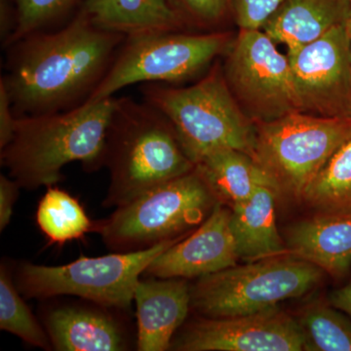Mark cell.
Segmentation results:
<instances>
[{
	"label": "cell",
	"mask_w": 351,
	"mask_h": 351,
	"mask_svg": "<svg viewBox=\"0 0 351 351\" xmlns=\"http://www.w3.org/2000/svg\"><path fill=\"white\" fill-rule=\"evenodd\" d=\"M134 301L137 307V350H170L176 332L191 308V286L182 278L140 279Z\"/></svg>",
	"instance_id": "15"
},
{
	"label": "cell",
	"mask_w": 351,
	"mask_h": 351,
	"mask_svg": "<svg viewBox=\"0 0 351 351\" xmlns=\"http://www.w3.org/2000/svg\"><path fill=\"white\" fill-rule=\"evenodd\" d=\"M0 329L34 348H52L45 328L25 304L14 280L13 270L4 261L0 265Z\"/></svg>",
	"instance_id": "24"
},
{
	"label": "cell",
	"mask_w": 351,
	"mask_h": 351,
	"mask_svg": "<svg viewBox=\"0 0 351 351\" xmlns=\"http://www.w3.org/2000/svg\"><path fill=\"white\" fill-rule=\"evenodd\" d=\"M346 31H348V38H350L351 48V0H350V12L346 22Z\"/></svg>",
	"instance_id": "32"
},
{
	"label": "cell",
	"mask_w": 351,
	"mask_h": 351,
	"mask_svg": "<svg viewBox=\"0 0 351 351\" xmlns=\"http://www.w3.org/2000/svg\"><path fill=\"white\" fill-rule=\"evenodd\" d=\"M285 244L291 256L345 278L351 269V216L316 212L288 228Z\"/></svg>",
	"instance_id": "16"
},
{
	"label": "cell",
	"mask_w": 351,
	"mask_h": 351,
	"mask_svg": "<svg viewBox=\"0 0 351 351\" xmlns=\"http://www.w3.org/2000/svg\"><path fill=\"white\" fill-rule=\"evenodd\" d=\"M201 176L217 199L233 205L250 197L260 186L277 191L276 184L250 156L237 149L210 152L195 163Z\"/></svg>",
	"instance_id": "20"
},
{
	"label": "cell",
	"mask_w": 351,
	"mask_h": 351,
	"mask_svg": "<svg viewBox=\"0 0 351 351\" xmlns=\"http://www.w3.org/2000/svg\"><path fill=\"white\" fill-rule=\"evenodd\" d=\"M307 351H351V320L324 302L307 304L295 318Z\"/></svg>",
	"instance_id": "23"
},
{
	"label": "cell",
	"mask_w": 351,
	"mask_h": 351,
	"mask_svg": "<svg viewBox=\"0 0 351 351\" xmlns=\"http://www.w3.org/2000/svg\"><path fill=\"white\" fill-rule=\"evenodd\" d=\"M17 117L5 85L0 82V149L10 143L15 132Z\"/></svg>",
	"instance_id": "29"
},
{
	"label": "cell",
	"mask_w": 351,
	"mask_h": 351,
	"mask_svg": "<svg viewBox=\"0 0 351 351\" xmlns=\"http://www.w3.org/2000/svg\"><path fill=\"white\" fill-rule=\"evenodd\" d=\"M123 34L96 27L80 10L66 25L9 46L5 85L17 117L66 112L88 100L110 68Z\"/></svg>",
	"instance_id": "1"
},
{
	"label": "cell",
	"mask_w": 351,
	"mask_h": 351,
	"mask_svg": "<svg viewBox=\"0 0 351 351\" xmlns=\"http://www.w3.org/2000/svg\"><path fill=\"white\" fill-rule=\"evenodd\" d=\"M108 307L58 304L46 309L43 326L53 350L58 351H124L130 348L126 328Z\"/></svg>",
	"instance_id": "14"
},
{
	"label": "cell",
	"mask_w": 351,
	"mask_h": 351,
	"mask_svg": "<svg viewBox=\"0 0 351 351\" xmlns=\"http://www.w3.org/2000/svg\"><path fill=\"white\" fill-rule=\"evenodd\" d=\"M17 29V9L15 0H0V38L6 48Z\"/></svg>",
	"instance_id": "30"
},
{
	"label": "cell",
	"mask_w": 351,
	"mask_h": 351,
	"mask_svg": "<svg viewBox=\"0 0 351 351\" xmlns=\"http://www.w3.org/2000/svg\"><path fill=\"white\" fill-rule=\"evenodd\" d=\"M219 201L197 171L154 186L96 221L95 232L108 250L128 253L189 234Z\"/></svg>",
	"instance_id": "5"
},
{
	"label": "cell",
	"mask_w": 351,
	"mask_h": 351,
	"mask_svg": "<svg viewBox=\"0 0 351 351\" xmlns=\"http://www.w3.org/2000/svg\"><path fill=\"white\" fill-rule=\"evenodd\" d=\"M278 195L269 186H260L250 197L233 205L230 228L240 258L255 262L288 253L276 228L274 201Z\"/></svg>",
	"instance_id": "19"
},
{
	"label": "cell",
	"mask_w": 351,
	"mask_h": 351,
	"mask_svg": "<svg viewBox=\"0 0 351 351\" xmlns=\"http://www.w3.org/2000/svg\"><path fill=\"white\" fill-rule=\"evenodd\" d=\"M228 32H163L128 38L105 77L84 104L91 105L136 83H176L197 75L230 45Z\"/></svg>",
	"instance_id": "9"
},
{
	"label": "cell",
	"mask_w": 351,
	"mask_h": 351,
	"mask_svg": "<svg viewBox=\"0 0 351 351\" xmlns=\"http://www.w3.org/2000/svg\"><path fill=\"white\" fill-rule=\"evenodd\" d=\"M329 302L332 306L351 317V281L345 287L332 292L329 297Z\"/></svg>",
	"instance_id": "31"
},
{
	"label": "cell",
	"mask_w": 351,
	"mask_h": 351,
	"mask_svg": "<svg viewBox=\"0 0 351 351\" xmlns=\"http://www.w3.org/2000/svg\"><path fill=\"white\" fill-rule=\"evenodd\" d=\"M142 93L145 103L170 122L195 165L210 152L223 149L253 156L255 122L237 103L219 64L191 86L171 88L147 83Z\"/></svg>",
	"instance_id": "4"
},
{
	"label": "cell",
	"mask_w": 351,
	"mask_h": 351,
	"mask_svg": "<svg viewBox=\"0 0 351 351\" xmlns=\"http://www.w3.org/2000/svg\"><path fill=\"white\" fill-rule=\"evenodd\" d=\"M287 0H232L239 29H262L270 16Z\"/></svg>",
	"instance_id": "27"
},
{
	"label": "cell",
	"mask_w": 351,
	"mask_h": 351,
	"mask_svg": "<svg viewBox=\"0 0 351 351\" xmlns=\"http://www.w3.org/2000/svg\"><path fill=\"white\" fill-rule=\"evenodd\" d=\"M276 44L263 29H240L223 69L233 96L255 123L302 112L290 61Z\"/></svg>",
	"instance_id": "10"
},
{
	"label": "cell",
	"mask_w": 351,
	"mask_h": 351,
	"mask_svg": "<svg viewBox=\"0 0 351 351\" xmlns=\"http://www.w3.org/2000/svg\"><path fill=\"white\" fill-rule=\"evenodd\" d=\"M300 199L319 213L351 216V137L332 154Z\"/></svg>",
	"instance_id": "21"
},
{
	"label": "cell",
	"mask_w": 351,
	"mask_h": 351,
	"mask_svg": "<svg viewBox=\"0 0 351 351\" xmlns=\"http://www.w3.org/2000/svg\"><path fill=\"white\" fill-rule=\"evenodd\" d=\"M21 186L15 180L7 176H0V230L3 232L10 223L14 206L19 196Z\"/></svg>",
	"instance_id": "28"
},
{
	"label": "cell",
	"mask_w": 351,
	"mask_h": 351,
	"mask_svg": "<svg viewBox=\"0 0 351 351\" xmlns=\"http://www.w3.org/2000/svg\"><path fill=\"white\" fill-rule=\"evenodd\" d=\"M255 124L252 158L274 182L279 195L297 199L351 137V119H330L302 112Z\"/></svg>",
	"instance_id": "8"
},
{
	"label": "cell",
	"mask_w": 351,
	"mask_h": 351,
	"mask_svg": "<svg viewBox=\"0 0 351 351\" xmlns=\"http://www.w3.org/2000/svg\"><path fill=\"white\" fill-rule=\"evenodd\" d=\"M104 166L110 172L106 208L122 206L195 168L162 113L130 98H115Z\"/></svg>",
	"instance_id": "3"
},
{
	"label": "cell",
	"mask_w": 351,
	"mask_h": 351,
	"mask_svg": "<svg viewBox=\"0 0 351 351\" xmlns=\"http://www.w3.org/2000/svg\"><path fill=\"white\" fill-rule=\"evenodd\" d=\"M114 101L17 117L12 140L0 149L1 165L29 191L61 182L69 163H82L89 172L100 169Z\"/></svg>",
	"instance_id": "2"
},
{
	"label": "cell",
	"mask_w": 351,
	"mask_h": 351,
	"mask_svg": "<svg viewBox=\"0 0 351 351\" xmlns=\"http://www.w3.org/2000/svg\"><path fill=\"white\" fill-rule=\"evenodd\" d=\"M287 56L302 112L351 119V48L346 23Z\"/></svg>",
	"instance_id": "11"
},
{
	"label": "cell",
	"mask_w": 351,
	"mask_h": 351,
	"mask_svg": "<svg viewBox=\"0 0 351 351\" xmlns=\"http://www.w3.org/2000/svg\"><path fill=\"white\" fill-rule=\"evenodd\" d=\"M182 237L145 250L77 260L57 267L20 263L14 280L25 299L45 300L75 295L108 308L127 309L135 297L141 276L160 254Z\"/></svg>",
	"instance_id": "6"
},
{
	"label": "cell",
	"mask_w": 351,
	"mask_h": 351,
	"mask_svg": "<svg viewBox=\"0 0 351 351\" xmlns=\"http://www.w3.org/2000/svg\"><path fill=\"white\" fill-rule=\"evenodd\" d=\"M80 10L96 27L127 38L182 32L189 25L173 0H86Z\"/></svg>",
	"instance_id": "17"
},
{
	"label": "cell",
	"mask_w": 351,
	"mask_h": 351,
	"mask_svg": "<svg viewBox=\"0 0 351 351\" xmlns=\"http://www.w3.org/2000/svg\"><path fill=\"white\" fill-rule=\"evenodd\" d=\"M36 223L50 244L62 246L93 232L96 221H91L80 201L68 191L48 186L38 205Z\"/></svg>",
	"instance_id": "22"
},
{
	"label": "cell",
	"mask_w": 351,
	"mask_h": 351,
	"mask_svg": "<svg viewBox=\"0 0 351 351\" xmlns=\"http://www.w3.org/2000/svg\"><path fill=\"white\" fill-rule=\"evenodd\" d=\"M86 0H15L17 29L8 45L34 32L66 25L80 12Z\"/></svg>",
	"instance_id": "25"
},
{
	"label": "cell",
	"mask_w": 351,
	"mask_h": 351,
	"mask_svg": "<svg viewBox=\"0 0 351 351\" xmlns=\"http://www.w3.org/2000/svg\"><path fill=\"white\" fill-rule=\"evenodd\" d=\"M188 25L212 27L225 20L232 0H173Z\"/></svg>",
	"instance_id": "26"
},
{
	"label": "cell",
	"mask_w": 351,
	"mask_h": 351,
	"mask_svg": "<svg viewBox=\"0 0 351 351\" xmlns=\"http://www.w3.org/2000/svg\"><path fill=\"white\" fill-rule=\"evenodd\" d=\"M230 214L223 203H217L195 232L160 254L145 274L156 278H199L237 265L239 257Z\"/></svg>",
	"instance_id": "13"
},
{
	"label": "cell",
	"mask_w": 351,
	"mask_h": 351,
	"mask_svg": "<svg viewBox=\"0 0 351 351\" xmlns=\"http://www.w3.org/2000/svg\"><path fill=\"white\" fill-rule=\"evenodd\" d=\"M323 272L313 263L294 256L235 265L197 278L191 286V306L209 318L260 313L313 290Z\"/></svg>",
	"instance_id": "7"
},
{
	"label": "cell",
	"mask_w": 351,
	"mask_h": 351,
	"mask_svg": "<svg viewBox=\"0 0 351 351\" xmlns=\"http://www.w3.org/2000/svg\"><path fill=\"white\" fill-rule=\"evenodd\" d=\"M348 12L350 0H287L262 29L291 55L345 24Z\"/></svg>",
	"instance_id": "18"
},
{
	"label": "cell",
	"mask_w": 351,
	"mask_h": 351,
	"mask_svg": "<svg viewBox=\"0 0 351 351\" xmlns=\"http://www.w3.org/2000/svg\"><path fill=\"white\" fill-rule=\"evenodd\" d=\"M180 351H301L304 339L295 318L278 306L234 317H200L173 339Z\"/></svg>",
	"instance_id": "12"
}]
</instances>
